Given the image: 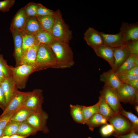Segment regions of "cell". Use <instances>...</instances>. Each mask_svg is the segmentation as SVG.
I'll use <instances>...</instances> for the list:
<instances>
[{
	"instance_id": "obj_32",
	"label": "cell",
	"mask_w": 138,
	"mask_h": 138,
	"mask_svg": "<svg viewBox=\"0 0 138 138\" xmlns=\"http://www.w3.org/2000/svg\"><path fill=\"white\" fill-rule=\"evenodd\" d=\"M120 113L127 118L131 122L132 125V130L138 132V118L131 112L125 110L122 107Z\"/></svg>"
},
{
	"instance_id": "obj_46",
	"label": "cell",
	"mask_w": 138,
	"mask_h": 138,
	"mask_svg": "<svg viewBox=\"0 0 138 138\" xmlns=\"http://www.w3.org/2000/svg\"><path fill=\"white\" fill-rule=\"evenodd\" d=\"M100 132L103 136L106 137L110 135L106 128V125L101 127L100 129Z\"/></svg>"
},
{
	"instance_id": "obj_2",
	"label": "cell",
	"mask_w": 138,
	"mask_h": 138,
	"mask_svg": "<svg viewBox=\"0 0 138 138\" xmlns=\"http://www.w3.org/2000/svg\"><path fill=\"white\" fill-rule=\"evenodd\" d=\"M37 71L48 68H59L55 55L49 45H40L36 62Z\"/></svg>"
},
{
	"instance_id": "obj_13",
	"label": "cell",
	"mask_w": 138,
	"mask_h": 138,
	"mask_svg": "<svg viewBox=\"0 0 138 138\" xmlns=\"http://www.w3.org/2000/svg\"><path fill=\"white\" fill-rule=\"evenodd\" d=\"M126 43L131 41L138 40V23L130 24L123 22L120 29Z\"/></svg>"
},
{
	"instance_id": "obj_18",
	"label": "cell",
	"mask_w": 138,
	"mask_h": 138,
	"mask_svg": "<svg viewBox=\"0 0 138 138\" xmlns=\"http://www.w3.org/2000/svg\"><path fill=\"white\" fill-rule=\"evenodd\" d=\"M39 45H34L27 50L23 53L18 66L27 65L36 66L37 53Z\"/></svg>"
},
{
	"instance_id": "obj_10",
	"label": "cell",
	"mask_w": 138,
	"mask_h": 138,
	"mask_svg": "<svg viewBox=\"0 0 138 138\" xmlns=\"http://www.w3.org/2000/svg\"><path fill=\"white\" fill-rule=\"evenodd\" d=\"M43 102L42 90L39 89H35L31 91L30 96L21 108L36 112H40L43 110L42 106Z\"/></svg>"
},
{
	"instance_id": "obj_52",
	"label": "cell",
	"mask_w": 138,
	"mask_h": 138,
	"mask_svg": "<svg viewBox=\"0 0 138 138\" xmlns=\"http://www.w3.org/2000/svg\"><path fill=\"white\" fill-rule=\"evenodd\" d=\"M87 138H91V137H88Z\"/></svg>"
},
{
	"instance_id": "obj_53",
	"label": "cell",
	"mask_w": 138,
	"mask_h": 138,
	"mask_svg": "<svg viewBox=\"0 0 138 138\" xmlns=\"http://www.w3.org/2000/svg\"></svg>"
},
{
	"instance_id": "obj_5",
	"label": "cell",
	"mask_w": 138,
	"mask_h": 138,
	"mask_svg": "<svg viewBox=\"0 0 138 138\" xmlns=\"http://www.w3.org/2000/svg\"><path fill=\"white\" fill-rule=\"evenodd\" d=\"M31 93V91L22 92L16 89L8 104L0 116L15 113L23 106Z\"/></svg>"
},
{
	"instance_id": "obj_27",
	"label": "cell",
	"mask_w": 138,
	"mask_h": 138,
	"mask_svg": "<svg viewBox=\"0 0 138 138\" xmlns=\"http://www.w3.org/2000/svg\"><path fill=\"white\" fill-rule=\"evenodd\" d=\"M83 105L78 104L76 105H70L71 115L73 120L77 123L83 124Z\"/></svg>"
},
{
	"instance_id": "obj_48",
	"label": "cell",
	"mask_w": 138,
	"mask_h": 138,
	"mask_svg": "<svg viewBox=\"0 0 138 138\" xmlns=\"http://www.w3.org/2000/svg\"><path fill=\"white\" fill-rule=\"evenodd\" d=\"M27 137L16 134L10 136L9 138H26Z\"/></svg>"
},
{
	"instance_id": "obj_50",
	"label": "cell",
	"mask_w": 138,
	"mask_h": 138,
	"mask_svg": "<svg viewBox=\"0 0 138 138\" xmlns=\"http://www.w3.org/2000/svg\"><path fill=\"white\" fill-rule=\"evenodd\" d=\"M134 108L137 112L138 113V105H136L134 106Z\"/></svg>"
},
{
	"instance_id": "obj_16",
	"label": "cell",
	"mask_w": 138,
	"mask_h": 138,
	"mask_svg": "<svg viewBox=\"0 0 138 138\" xmlns=\"http://www.w3.org/2000/svg\"><path fill=\"white\" fill-rule=\"evenodd\" d=\"M100 80L105 84L116 90L122 83L119 79L116 72L112 69L101 74Z\"/></svg>"
},
{
	"instance_id": "obj_43",
	"label": "cell",
	"mask_w": 138,
	"mask_h": 138,
	"mask_svg": "<svg viewBox=\"0 0 138 138\" xmlns=\"http://www.w3.org/2000/svg\"><path fill=\"white\" fill-rule=\"evenodd\" d=\"M121 73L131 75H138V66H135L129 70Z\"/></svg>"
},
{
	"instance_id": "obj_40",
	"label": "cell",
	"mask_w": 138,
	"mask_h": 138,
	"mask_svg": "<svg viewBox=\"0 0 138 138\" xmlns=\"http://www.w3.org/2000/svg\"><path fill=\"white\" fill-rule=\"evenodd\" d=\"M14 113L0 116V130L5 129Z\"/></svg>"
},
{
	"instance_id": "obj_20",
	"label": "cell",
	"mask_w": 138,
	"mask_h": 138,
	"mask_svg": "<svg viewBox=\"0 0 138 138\" xmlns=\"http://www.w3.org/2000/svg\"><path fill=\"white\" fill-rule=\"evenodd\" d=\"M11 32L12 34L14 46L13 55L16 61V66H17L23 55L21 33L15 31Z\"/></svg>"
},
{
	"instance_id": "obj_21",
	"label": "cell",
	"mask_w": 138,
	"mask_h": 138,
	"mask_svg": "<svg viewBox=\"0 0 138 138\" xmlns=\"http://www.w3.org/2000/svg\"><path fill=\"white\" fill-rule=\"evenodd\" d=\"M42 30L43 29L36 17H28L24 30L21 34L34 35Z\"/></svg>"
},
{
	"instance_id": "obj_23",
	"label": "cell",
	"mask_w": 138,
	"mask_h": 138,
	"mask_svg": "<svg viewBox=\"0 0 138 138\" xmlns=\"http://www.w3.org/2000/svg\"><path fill=\"white\" fill-rule=\"evenodd\" d=\"M34 35L38 44L40 45L43 44L49 45L55 40L52 34L43 30Z\"/></svg>"
},
{
	"instance_id": "obj_15",
	"label": "cell",
	"mask_w": 138,
	"mask_h": 138,
	"mask_svg": "<svg viewBox=\"0 0 138 138\" xmlns=\"http://www.w3.org/2000/svg\"><path fill=\"white\" fill-rule=\"evenodd\" d=\"M100 33L102 37L104 45L115 48L126 45L121 31L114 34H107L103 32Z\"/></svg>"
},
{
	"instance_id": "obj_11",
	"label": "cell",
	"mask_w": 138,
	"mask_h": 138,
	"mask_svg": "<svg viewBox=\"0 0 138 138\" xmlns=\"http://www.w3.org/2000/svg\"><path fill=\"white\" fill-rule=\"evenodd\" d=\"M84 39L88 45L94 50L103 45L102 37L98 31L92 27H89L84 34Z\"/></svg>"
},
{
	"instance_id": "obj_30",
	"label": "cell",
	"mask_w": 138,
	"mask_h": 138,
	"mask_svg": "<svg viewBox=\"0 0 138 138\" xmlns=\"http://www.w3.org/2000/svg\"><path fill=\"white\" fill-rule=\"evenodd\" d=\"M21 35L23 54L32 45L35 44L39 45L38 44L34 35L22 34Z\"/></svg>"
},
{
	"instance_id": "obj_34",
	"label": "cell",
	"mask_w": 138,
	"mask_h": 138,
	"mask_svg": "<svg viewBox=\"0 0 138 138\" xmlns=\"http://www.w3.org/2000/svg\"><path fill=\"white\" fill-rule=\"evenodd\" d=\"M0 70L3 72L6 77L12 76L11 66L8 65L6 61L4 58L3 55L0 53Z\"/></svg>"
},
{
	"instance_id": "obj_3",
	"label": "cell",
	"mask_w": 138,
	"mask_h": 138,
	"mask_svg": "<svg viewBox=\"0 0 138 138\" xmlns=\"http://www.w3.org/2000/svg\"><path fill=\"white\" fill-rule=\"evenodd\" d=\"M54 16L52 34L55 40L69 43L72 38V32L63 20L59 9L54 12Z\"/></svg>"
},
{
	"instance_id": "obj_8",
	"label": "cell",
	"mask_w": 138,
	"mask_h": 138,
	"mask_svg": "<svg viewBox=\"0 0 138 138\" xmlns=\"http://www.w3.org/2000/svg\"><path fill=\"white\" fill-rule=\"evenodd\" d=\"M120 102L134 106L138 104V90L125 83H122L117 90Z\"/></svg>"
},
{
	"instance_id": "obj_24",
	"label": "cell",
	"mask_w": 138,
	"mask_h": 138,
	"mask_svg": "<svg viewBox=\"0 0 138 138\" xmlns=\"http://www.w3.org/2000/svg\"><path fill=\"white\" fill-rule=\"evenodd\" d=\"M43 30L51 34L54 23V15L45 16H36Z\"/></svg>"
},
{
	"instance_id": "obj_33",
	"label": "cell",
	"mask_w": 138,
	"mask_h": 138,
	"mask_svg": "<svg viewBox=\"0 0 138 138\" xmlns=\"http://www.w3.org/2000/svg\"><path fill=\"white\" fill-rule=\"evenodd\" d=\"M21 123L10 121L5 128L2 136L4 135L10 136L16 134Z\"/></svg>"
},
{
	"instance_id": "obj_51",
	"label": "cell",
	"mask_w": 138,
	"mask_h": 138,
	"mask_svg": "<svg viewBox=\"0 0 138 138\" xmlns=\"http://www.w3.org/2000/svg\"><path fill=\"white\" fill-rule=\"evenodd\" d=\"M10 136L8 135H4L1 136L0 138H9Z\"/></svg>"
},
{
	"instance_id": "obj_41",
	"label": "cell",
	"mask_w": 138,
	"mask_h": 138,
	"mask_svg": "<svg viewBox=\"0 0 138 138\" xmlns=\"http://www.w3.org/2000/svg\"><path fill=\"white\" fill-rule=\"evenodd\" d=\"M137 133L135 131L132 130L126 134L121 135L113 134L112 135L118 138H138Z\"/></svg>"
},
{
	"instance_id": "obj_39",
	"label": "cell",
	"mask_w": 138,
	"mask_h": 138,
	"mask_svg": "<svg viewBox=\"0 0 138 138\" xmlns=\"http://www.w3.org/2000/svg\"><path fill=\"white\" fill-rule=\"evenodd\" d=\"M117 74L119 79L123 83H125L130 80L138 79V75H131L122 73Z\"/></svg>"
},
{
	"instance_id": "obj_19",
	"label": "cell",
	"mask_w": 138,
	"mask_h": 138,
	"mask_svg": "<svg viewBox=\"0 0 138 138\" xmlns=\"http://www.w3.org/2000/svg\"><path fill=\"white\" fill-rule=\"evenodd\" d=\"M0 85L4 94L6 107L17 89L15 83L12 76L6 77Z\"/></svg>"
},
{
	"instance_id": "obj_22",
	"label": "cell",
	"mask_w": 138,
	"mask_h": 138,
	"mask_svg": "<svg viewBox=\"0 0 138 138\" xmlns=\"http://www.w3.org/2000/svg\"><path fill=\"white\" fill-rule=\"evenodd\" d=\"M107 121V120L100 113H97L90 117L86 124L87 125L90 130L93 131L96 127L108 124Z\"/></svg>"
},
{
	"instance_id": "obj_44",
	"label": "cell",
	"mask_w": 138,
	"mask_h": 138,
	"mask_svg": "<svg viewBox=\"0 0 138 138\" xmlns=\"http://www.w3.org/2000/svg\"><path fill=\"white\" fill-rule=\"evenodd\" d=\"M125 83L131 86L137 90H138V79L129 80Z\"/></svg>"
},
{
	"instance_id": "obj_36",
	"label": "cell",
	"mask_w": 138,
	"mask_h": 138,
	"mask_svg": "<svg viewBox=\"0 0 138 138\" xmlns=\"http://www.w3.org/2000/svg\"><path fill=\"white\" fill-rule=\"evenodd\" d=\"M54 12L48 9L39 4L37 9L36 16H45L53 15L54 14Z\"/></svg>"
},
{
	"instance_id": "obj_38",
	"label": "cell",
	"mask_w": 138,
	"mask_h": 138,
	"mask_svg": "<svg viewBox=\"0 0 138 138\" xmlns=\"http://www.w3.org/2000/svg\"><path fill=\"white\" fill-rule=\"evenodd\" d=\"M126 45L131 54L138 55V40L129 41Z\"/></svg>"
},
{
	"instance_id": "obj_45",
	"label": "cell",
	"mask_w": 138,
	"mask_h": 138,
	"mask_svg": "<svg viewBox=\"0 0 138 138\" xmlns=\"http://www.w3.org/2000/svg\"><path fill=\"white\" fill-rule=\"evenodd\" d=\"M106 128L110 135L115 133V130L113 126L111 124H106Z\"/></svg>"
},
{
	"instance_id": "obj_35",
	"label": "cell",
	"mask_w": 138,
	"mask_h": 138,
	"mask_svg": "<svg viewBox=\"0 0 138 138\" xmlns=\"http://www.w3.org/2000/svg\"><path fill=\"white\" fill-rule=\"evenodd\" d=\"M39 4L32 2L27 4L24 7L27 17L36 16Z\"/></svg>"
},
{
	"instance_id": "obj_47",
	"label": "cell",
	"mask_w": 138,
	"mask_h": 138,
	"mask_svg": "<svg viewBox=\"0 0 138 138\" xmlns=\"http://www.w3.org/2000/svg\"><path fill=\"white\" fill-rule=\"evenodd\" d=\"M6 77L3 72L0 70V84L5 80Z\"/></svg>"
},
{
	"instance_id": "obj_17",
	"label": "cell",
	"mask_w": 138,
	"mask_h": 138,
	"mask_svg": "<svg viewBox=\"0 0 138 138\" xmlns=\"http://www.w3.org/2000/svg\"><path fill=\"white\" fill-rule=\"evenodd\" d=\"M94 50L97 56L108 62L111 69L113 67L114 63V48L103 45Z\"/></svg>"
},
{
	"instance_id": "obj_25",
	"label": "cell",
	"mask_w": 138,
	"mask_h": 138,
	"mask_svg": "<svg viewBox=\"0 0 138 138\" xmlns=\"http://www.w3.org/2000/svg\"><path fill=\"white\" fill-rule=\"evenodd\" d=\"M36 112H37L21 108L14 114L10 121L23 122L26 121L31 115Z\"/></svg>"
},
{
	"instance_id": "obj_12",
	"label": "cell",
	"mask_w": 138,
	"mask_h": 138,
	"mask_svg": "<svg viewBox=\"0 0 138 138\" xmlns=\"http://www.w3.org/2000/svg\"><path fill=\"white\" fill-rule=\"evenodd\" d=\"M28 17L24 8L19 9L14 16L11 24L10 31L21 33L24 31Z\"/></svg>"
},
{
	"instance_id": "obj_29",
	"label": "cell",
	"mask_w": 138,
	"mask_h": 138,
	"mask_svg": "<svg viewBox=\"0 0 138 138\" xmlns=\"http://www.w3.org/2000/svg\"><path fill=\"white\" fill-rule=\"evenodd\" d=\"M38 131L30 124L25 121L20 124L16 134L28 137L35 134Z\"/></svg>"
},
{
	"instance_id": "obj_31",
	"label": "cell",
	"mask_w": 138,
	"mask_h": 138,
	"mask_svg": "<svg viewBox=\"0 0 138 138\" xmlns=\"http://www.w3.org/2000/svg\"><path fill=\"white\" fill-rule=\"evenodd\" d=\"M138 55L131 54L115 72L118 74L129 70L135 65V61Z\"/></svg>"
},
{
	"instance_id": "obj_9",
	"label": "cell",
	"mask_w": 138,
	"mask_h": 138,
	"mask_svg": "<svg viewBox=\"0 0 138 138\" xmlns=\"http://www.w3.org/2000/svg\"><path fill=\"white\" fill-rule=\"evenodd\" d=\"M48 117L47 112L42 110L40 112L33 113L25 121L38 131H41L44 133H47L49 131L47 126V121Z\"/></svg>"
},
{
	"instance_id": "obj_6",
	"label": "cell",
	"mask_w": 138,
	"mask_h": 138,
	"mask_svg": "<svg viewBox=\"0 0 138 138\" xmlns=\"http://www.w3.org/2000/svg\"><path fill=\"white\" fill-rule=\"evenodd\" d=\"M113 126L115 134L118 135L128 133L132 130V125L130 122L119 112L115 113L108 120Z\"/></svg>"
},
{
	"instance_id": "obj_42",
	"label": "cell",
	"mask_w": 138,
	"mask_h": 138,
	"mask_svg": "<svg viewBox=\"0 0 138 138\" xmlns=\"http://www.w3.org/2000/svg\"><path fill=\"white\" fill-rule=\"evenodd\" d=\"M6 107L4 94L0 85V108L3 111Z\"/></svg>"
},
{
	"instance_id": "obj_14",
	"label": "cell",
	"mask_w": 138,
	"mask_h": 138,
	"mask_svg": "<svg viewBox=\"0 0 138 138\" xmlns=\"http://www.w3.org/2000/svg\"><path fill=\"white\" fill-rule=\"evenodd\" d=\"M114 49V63L113 67L111 69L116 72L131 54L126 45Z\"/></svg>"
},
{
	"instance_id": "obj_7",
	"label": "cell",
	"mask_w": 138,
	"mask_h": 138,
	"mask_svg": "<svg viewBox=\"0 0 138 138\" xmlns=\"http://www.w3.org/2000/svg\"><path fill=\"white\" fill-rule=\"evenodd\" d=\"M100 94L115 113L120 112L122 107L116 90L104 84Z\"/></svg>"
},
{
	"instance_id": "obj_28",
	"label": "cell",
	"mask_w": 138,
	"mask_h": 138,
	"mask_svg": "<svg viewBox=\"0 0 138 138\" xmlns=\"http://www.w3.org/2000/svg\"><path fill=\"white\" fill-rule=\"evenodd\" d=\"M82 113L83 116V124H86V122L93 115L99 113V102L90 106H83Z\"/></svg>"
},
{
	"instance_id": "obj_26",
	"label": "cell",
	"mask_w": 138,
	"mask_h": 138,
	"mask_svg": "<svg viewBox=\"0 0 138 138\" xmlns=\"http://www.w3.org/2000/svg\"><path fill=\"white\" fill-rule=\"evenodd\" d=\"M99 113L107 120L115 114L114 112L101 96L99 97Z\"/></svg>"
},
{
	"instance_id": "obj_37",
	"label": "cell",
	"mask_w": 138,
	"mask_h": 138,
	"mask_svg": "<svg viewBox=\"0 0 138 138\" xmlns=\"http://www.w3.org/2000/svg\"><path fill=\"white\" fill-rule=\"evenodd\" d=\"M15 2V0H4L0 1V11L3 12L9 11Z\"/></svg>"
},
{
	"instance_id": "obj_1",
	"label": "cell",
	"mask_w": 138,
	"mask_h": 138,
	"mask_svg": "<svg viewBox=\"0 0 138 138\" xmlns=\"http://www.w3.org/2000/svg\"><path fill=\"white\" fill-rule=\"evenodd\" d=\"M56 57L59 68H69L75 62L69 43L55 40L49 45Z\"/></svg>"
},
{
	"instance_id": "obj_49",
	"label": "cell",
	"mask_w": 138,
	"mask_h": 138,
	"mask_svg": "<svg viewBox=\"0 0 138 138\" xmlns=\"http://www.w3.org/2000/svg\"><path fill=\"white\" fill-rule=\"evenodd\" d=\"M4 129L0 130V137L2 136L3 133Z\"/></svg>"
},
{
	"instance_id": "obj_4",
	"label": "cell",
	"mask_w": 138,
	"mask_h": 138,
	"mask_svg": "<svg viewBox=\"0 0 138 138\" xmlns=\"http://www.w3.org/2000/svg\"><path fill=\"white\" fill-rule=\"evenodd\" d=\"M11 69L17 89L24 88L29 76L33 72L37 71L35 66L27 65L15 67L11 66Z\"/></svg>"
}]
</instances>
